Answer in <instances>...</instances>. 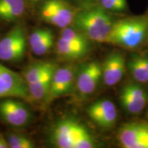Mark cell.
I'll use <instances>...</instances> for the list:
<instances>
[{"label":"cell","mask_w":148,"mask_h":148,"mask_svg":"<svg viewBox=\"0 0 148 148\" xmlns=\"http://www.w3.org/2000/svg\"><path fill=\"white\" fill-rule=\"evenodd\" d=\"M147 35V16H132L114 21L106 42L126 49H136L143 43Z\"/></svg>","instance_id":"obj_1"},{"label":"cell","mask_w":148,"mask_h":148,"mask_svg":"<svg viewBox=\"0 0 148 148\" xmlns=\"http://www.w3.org/2000/svg\"><path fill=\"white\" fill-rule=\"evenodd\" d=\"M114 21L102 7L85 9L75 13L73 23L88 40L106 42Z\"/></svg>","instance_id":"obj_2"},{"label":"cell","mask_w":148,"mask_h":148,"mask_svg":"<svg viewBox=\"0 0 148 148\" xmlns=\"http://www.w3.org/2000/svg\"><path fill=\"white\" fill-rule=\"evenodd\" d=\"M53 141L60 148H84L88 145L92 136L86 129L72 119L58 122L53 132Z\"/></svg>","instance_id":"obj_3"},{"label":"cell","mask_w":148,"mask_h":148,"mask_svg":"<svg viewBox=\"0 0 148 148\" xmlns=\"http://www.w3.org/2000/svg\"><path fill=\"white\" fill-rule=\"evenodd\" d=\"M27 47V38L23 25H17L0 40V60L17 62L23 59Z\"/></svg>","instance_id":"obj_4"},{"label":"cell","mask_w":148,"mask_h":148,"mask_svg":"<svg viewBox=\"0 0 148 148\" xmlns=\"http://www.w3.org/2000/svg\"><path fill=\"white\" fill-rule=\"evenodd\" d=\"M39 12L42 20L60 28L73 23L76 13L64 0H45L40 5Z\"/></svg>","instance_id":"obj_5"},{"label":"cell","mask_w":148,"mask_h":148,"mask_svg":"<svg viewBox=\"0 0 148 148\" xmlns=\"http://www.w3.org/2000/svg\"><path fill=\"white\" fill-rule=\"evenodd\" d=\"M5 97L32 100L23 77L0 64V99Z\"/></svg>","instance_id":"obj_6"},{"label":"cell","mask_w":148,"mask_h":148,"mask_svg":"<svg viewBox=\"0 0 148 148\" xmlns=\"http://www.w3.org/2000/svg\"><path fill=\"white\" fill-rule=\"evenodd\" d=\"M116 138L124 148H148V124L126 123L119 127Z\"/></svg>","instance_id":"obj_7"},{"label":"cell","mask_w":148,"mask_h":148,"mask_svg":"<svg viewBox=\"0 0 148 148\" xmlns=\"http://www.w3.org/2000/svg\"><path fill=\"white\" fill-rule=\"evenodd\" d=\"M0 118L14 127L26 126L32 119V112L25 104L14 99L0 101Z\"/></svg>","instance_id":"obj_8"},{"label":"cell","mask_w":148,"mask_h":148,"mask_svg":"<svg viewBox=\"0 0 148 148\" xmlns=\"http://www.w3.org/2000/svg\"><path fill=\"white\" fill-rule=\"evenodd\" d=\"M102 78V66L98 62L91 61L79 69L76 79L77 92L81 97H86L95 91Z\"/></svg>","instance_id":"obj_9"},{"label":"cell","mask_w":148,"mask_h":148,"mask_svg":"<svg viewBox=\"0 0 148 148\" xmlns=\"http://www.w3.org/2000/svg\"><path fill=\"white\" fill-rule=\"evenodd\" d=\"M75 73V67L72 65L56 67L53 73L46 101H52L56 98L69 93L73 88Z\"/></svg>","instance_id":"obj_10"},{"label":"cell","mask_w":148,"mask_h":148,"mask_svg":"<svg viewBox=\"0 0 148 148\" xmlns=\"http://www.w3.org/2000/svg\"><path fill=\"white\" fill-rule=\"evenodd\" d=\"M90 119L104 129L113 127L117 117V111L114 104L109 99H101L90 105L88 109Z\"/></svg>","instance_id":"obj_11"},{"label":"cell","mask_w":148,"mask_h":148,"mask_svg":"<svg viewBox=\"0 0 148 148\" xmlns=\"http://www.w3.org/2000/svg\"><path fill=\"white\" fill-rule=\"evenodd\" d=\"M119 98L123 108L132 114H137L145 107L148 95L140 86L130 84L122 88Z\"/></svg>","instance_id":"obj_12"},{"label":"cell","mask_w":148,"mask_h":148,"mask_svg":"<svg viewBox=\"0 0 148 148\" xmlns=\"http://www.w3.org/2000/svg\"><path fill=\"white\" fill-rule=\"evenodd\" d=\"M102 66V79L108 86L117 84L125 73V62L120 53H110L104 61Z\"/></svg>","instance_id":"obj_13"},{"label":"cell","mask_w":148,"mask_h":148,"mask_svg":"<svg viewBox=\"0 0 148 148\" xmlns=\"http://www.w3.org/2000/svg\"><path fill=\"white\" fill-rule=\"evenodd\" d=\"M28 42L31 50L35 55L43 56L52 48L54 37L50 29L40 28L29 35Z\"/></svg>","instance_id":"obj_14"},{"label":"cell","mask_w":148,"mask_h":148,"mask_svg":"<svg viewBox=\"0 0 148 148\" xmlns=\"http://www.w3.org/2000/svg\"><path fill=\"white\" fill-rule=\"evenodd\" d=\"M56 66L51 64L36 82L27 84L31 99L33 101H46L51 82V78Z\"/></svg>","instance_id":"obj_15"},{"label":"cell","mask_w":148,"mask_h":148,"mask_svg":"<svg viewBox=\"0 0 148 148\" xmlns=\"http://www.w3.org/2000/svg\"><path fill=\"white\" fill-rule=\"evenodd\" d=\"M25 8V0H0V18L12 22L23 15Z\"/></svg>","instance_id":"obj_16"},{"label":"cell","mask_w":148,"mask_h":148,"mask_svg":"<svg viewBox=\"0 0 148 148\" xmlns=\"http://www.w3.org/2000/svg\"><path fill=\"white\" fill-rule=\"evenodd\" d=\"M56 49L59 56L66 60H76L82 58L89 50L87 48L71 43L60 36L56 42Z\"/></svg>","instance_id":"obj_17"},{"label":"cell","mask_w":148,"mask_h":148,"mask_svg":"<svg viewBox=\"0 0 148 148\" xmlns=\"http://www.w3.org/2000/svg\"><path fill=\"white\" fill-rule=\"evenodd\" d=\"M51 64V62L45 61H37L27 66L23 73V77L27 84L36 82Z\"/></svg>","instance_id":"obj_18"},{"label":"cell","mask_w":148,"mask_h":148,"mask_svg":"<svg viewBox=\"0 0 148 148\" xmlns=\"http://www.w3.org/2000/svg\"><path fill=\"white\" fill-rule=\"evenodd\" d=\"M60 36L71 43L89 49L88 39L78 29L69 26L64 27L61 31Z\"/></svg>","instance_id":"obj_19"},{"label":"cell","mask_w":148,"mask_h":148,"mask_svg":"<svg viewBox=\"0 0 148 148\" xmlns=\"http://www.w3.org/2000/svg\"><path fill=\"white\" fill-rule=\"evenodd\" d=\"M128 66L136 80L142 83L148 82V70L142 62L141 56L133 58L129 62Z\"/></svg>","instance_id":"obj_20"},{"label":"cell","mask_w":148,"mask_h":148,"mask_svg":"<svg viewBox=\"0 0 148 148\" xmlns=\"http://www.w3.org/2000/svg\"><path fill=\"white\" fill-rule=\"evenodd\" d=\"M8 147L10 148H32L34 144L29 138L21 134H12L7 138Z\"/></svg>","instance_id":"obj_21"},{"label":"cell","mask_w":148,"mask_h":148,"mask_svg":"<svg viewBox=\"0 0 148 148\" xmlns=\"http://www.w3.org/2000/svg\"><path fill=\"white\" fill-rule=\"evenodd\" d=\"M101 7L106 11L122 12L127 8L126 0H100Z\"/></svg>","instance_id":"obj_22"},{"label":"cell","mask_w":148,"mask_h":148,"mask_svg":"<svg viewBox=\"0 0 148 148\" xmlns=\"http://www.w3.org/2000/svg\"><path fill=\"white\" fill-rule=\"evenodd\" d=\"M7 140L0 134V148H8Z\"/></svg>","instance_id":"obj_23"},{"label":"cell","mask_w":148,"mask_h":148,"mask_svg":"<svg viewBox=\"0 0 148 148\" xmlns=\"http://www.w3.org/2000/svg\"><path fill=\"white\" fill-rule=\"evenodd\" d=\"M141 59H142V62H143L144 65H145V67L147 68V69L148 70V57L141 56Z\"/></svg>","instance_id":"obj_24"},{"label":"cell","mask_w":148,"mask_h":148,"mask_svg":"<svg viewBox=\"0 0 148 148\" xmlns=\"http://www.w3.org/2000/svg\"><path fill=\"white\" fill-rule=\"evenodd\" d=\"M39 0H30V1H32V2H37V1H38Z\"/></svg>","instance_id":"obj_25"},{"label":"cell","mask_w":148,"mask_h":148,"mask_svg":"<svg viewBox=\"0 0 148 148\" xmlns=\"http://www.w3.org/2000/svg\"><path fill=\"white\" fill-rule=\"evenodd\" d=\"M147 18H148V17H147Z\"/></svg>","instance_id":"obj_26"}]
</instances>
